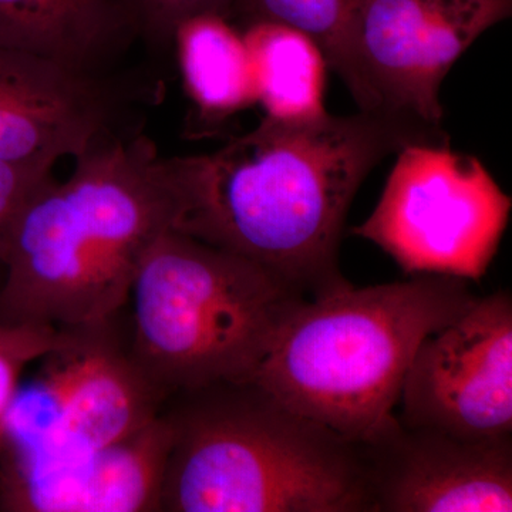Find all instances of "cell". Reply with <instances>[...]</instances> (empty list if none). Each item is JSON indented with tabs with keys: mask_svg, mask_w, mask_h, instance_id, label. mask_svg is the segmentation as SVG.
<instances>
[{
	"mask_svg": "<svg viewBox=\"0 0 512 512\" xmlns=\"http://www.w3.org/2000/svg\"><path fill=\"white\" fill-rule=\"evenodd\" d=\"M136 40L121 0H0V45L83 72H117Z\"/></svg>",
	"mask_w": 512,
	"mask_h": 512,
	"instance_id": "cell-13",
	"label": "cell"
},
{
	"mask_svg": "<svg viewBox=\"0 0 512 512\" xmlns=\"http://www.w3.org/2000/svg\"><path fill=\"white\" fill-rule=\"evenodd\" d=\"M397 420L468 441L512 434V299L498 291L420 343Z\"/></svg>",
	"mask_w": 512,
	"mask_h": 512,
	"instance_id": "cell-8",
	"label": "cell"
},
{
	"mask_svg": "<svg viewBox=\"0 0 512 512\" xmlns=\"http://www.w3.org/2000/svg\"><path fill=\"white\" fill-rule=\"evenodd\" d=\"M140 94L117 72H83L0 45V163L53 171L63 158L133 133Z\"/></svg>",
	"mask_w": 512,
	"mask_h": 512,
	"instance_id": "cell-10",
	"label": "cell"
},
{
	"mask_svg": "<svg viewBox=\"0 0 512 512\" xmlns=\"http://www.w3.org/2000/svg\"><path fill=\"white\" fill-rule=\"evenodd\" d=\"M366 0H235L232 10L242 25L271 20L285 23L312 37L330 69L339 74L360 111L380 113L370 93L359 56L357 32Z\"/></svg>",
	"mask_w": 512,
	"mask_h": 512,
	"instance_id": "cell-16",
	"label": "cell"
},
{
	"mask_svg": "<svg viewBox=\"0 0 512 512\" xmlns=\"http://www.w3.org/2000/svg\"><path fill=\"white\" fill-rule=\"evenodd\" d=\"M512 200L478 158L448 144L397 151L379 202L356 237L373 242L409 275L480 282L497 255Z\"/></svg>",
	"mask_w": 512,
	"mask_h": 512,
	"instance_id": "cell-7",
	"label": "cell"
},
{
	"mask_svg": "<svg viewBox=\"0 0 512 512\" xmlns=\"http://www.w3.org/2000/svg\"><path fill=\"white\" fill-rule=\"evenodd\" d=\"M412 143L448 144L444 131L390 114L265 116L212 153L175 157V229L254 262L306 298L322 295L349 284L339 247L360 185Z\"/></svg>",
	"mask_w": 512,
	"mask_h": 512,
	"instance_id": "cell-1",
	"label": "cell"
},
{
	"mask_svg": "<svg viewBox=\"0 0 512 512\" xmlns=\"http://www.w3.org/2000/svg\"><path fill=\"white\" fill-rule=\"evenodd\" d=\"M171 433L163 416L92 453L0 460V512H161Z\"/></svg>",
	"mask_w": 512,
	"mask_h": 512,
	"instance_id": "cell-12",
	"label": "cell"
},
{
	"mask_svg": "<svg viewBox=\"0 0 512 512\" xmlns=\"http://www.w3.org/2000/svg\"><path fill=\"white\" fill-rule=\"evenodd\" d=\"M37 362L10 404L0 460L53 463L92 453L143 429L167 402L131 355L123 313L67 329Z\"/></svg>",
	"mask_w": 512,
	"mask_h": 512,
	"instance_id": "cell-6",
	"label": "cell"
},
{
	"mask_svg": "<svg viewBox=\"0 0 512 512\" xmlns=\"http://www.w3.org/2000/svg\"><path fill=\"white\" fill-rule=\"evenodd\" d=\"M470 284L414 275L366 288L349 282L303 299L252 380L293 412L367 443L396 421L394 407L420 343L477 301Z\"/></svg>",
	"mask_w": 512,
	"mask_h": 512,
	"instance_id": "cell-4",
	"label": "cell"
},
{
	"mask_svg": "<svg viewBox=\"0 0 512 512\" xmlns=\"http://www.w3.org/2000/svg\"><path fill=\"white\" fill-rule=\"evenodd\" d=\"M251 60L256 103L265 116L311 121L326 116L328 60L318 43L285 23L259 20L242 30Z\"/></svg>",
	"mask_w": 512,
	"mask_h": 512,
	"instance_id": "cell-14",
	"label": "cell"
},
{
	"mask_svg": "<svg viewBox=\"0 0 512 512\" xmlns=\"http://www.w3.org/2000/svg\"><path fill=\"white\" fill-rule=\"evenodd\" d=\"M235 0H121L138 42L154 52L174 49L178 29L205 13L231 15Z\"/></svg>",
	"mask_w": 512,
	"mask_h": 512,
	"instance_id": "cell-17",
	"label": "cell"
},
{
	"mask_svg": "<svg viewBox=\"0 0 512 512\" xmlns=\"http://www.w3.org/2000/svg\"><path fill=\"white\" fill-rule=\"evenodd\" d=\"M181 212L175 157L140 130L74 158L19 212L0 282V325L82 328L126 312L141 261Z\"/></svg>",
	"mask_w": 512,
	"mask_h": 512,
	"instance_id": "cell-2",
	"label": "cell"
},
{
	"mask_svg": "<svg viewBox=\"0 0 512 512\" xmlns=\"http://www.w3.org/2000/svg\"><path fill=\"white\" fill-rule=\"evenodd\" d=\"M511 10L512 0H366L357 56L380 113L443 130L444 77Z\"/></svg>",
	"mask_w": 512,
	"mask_h": 512,
	"instance_id": "cell-9",
	"label": "cell"
},
{
	"mask_svg": "<svg viewBox=\"0 0 512 512\" xmlns=\"http://www.w3.org/2000/svg\"><path fill=\"white\" fill-rule=\"evenodd\" d=\"M161 512H372L359 444L255 380L171 394Z\"/></svg>",
	"mask_w": 512,
	"mask_h": 512,
	"instance_id": "cell-3",
	"label": "cell"
},
{
	"mask_svg": "<svg viewBox=\"0 0 512 512\" xmlns=\"http://www.w3.org/2000/svg\"><path fill=\"white\" fill-rule=\"evenodd\" d=\"M185 89L202 119L221 121L256 103L244 35L227 16L188 19L175 35Z\"/></svg>",
	"mask_w": 512,
	"mask_h": 512,
	"instance_id": "cell-15",
	"label": "cell"
},
{
	"mask_svg": "<svg viewBox=\"0 0 512 512\" xmlns=\"http://www.w3.org/2000/svg\"><path fill=\"white\" fill-rule=\"evenodd\" d=\"M303 299L254 262L171 228L148 249L131 286L128 348L167 399L252 380Z\"/></svg>",
	"mask_w": 512,
	"mask_h": 512,
	"instance_id": "cell-5",
	"label": "cell"
},
{
	"mask_svg": "<svg viewBox=\"0 0 512 512\" xmlns=\"http://www.w3.org/2000/svg\"><path fill=\"white\" fill-rule=\"evenodd\" d=\"M67 338V329L0 325V448L10 404L23 372Z\"/></svg>",
	"mask_w": 512,
	"mask_h": 512,
	"instance_id": "cell-18",
	"label": "cell"
},
{
	"mask_svg": "<svg viewBox=\"0 0 512 512\" xmlns=\"http://www.w3.org/2000/svg\"><path fill=\"white\" fill-rule=\"evenodd\" d=\"M372 512H511L512 439L468 441L396 419L359 444Z\"/></svg>",
	"mask_w": 512,
	"mask_h": 512,
	"instance_id": "cell-11",
	"label": "cell"
},
{
	"mask_svg": "<svg viewBox=\"0 0 512 512\" xmlns=\"http://www.w3.org/2000/svg\"><path fill=\"white\" fill-rule=\"evenodd\" d=\"M53 177V171L0 163V282L10 232L33 192Z\"/></svg>",
	"mask_w": 512,
	"mask_h": 512,
	"instance_id": "cell-19",
	"label": "cell"
}]
</instances>
